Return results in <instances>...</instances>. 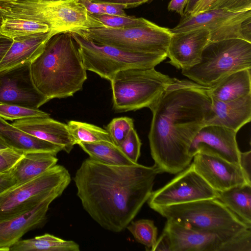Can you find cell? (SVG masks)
Masks as SVG:
<instances>
[{"label": "cell", "mask_w": 251, "mask_h": 251, "mask_svg": "<svg viewBox=\"0 0 251 251\" xmlns=\"http://www.w3.org/2000/svg\"><path fill=\"white\" fill-rule=\"evenodd\" d=\"M159 174L154 165H113L89 157L77 170L74 180L90 216L102 228L120 232L147 201Z\"/></svg>", "instance_id": "cell-1"}, {"label": "cell", "mask_w": 251, "mask_h": 251, "mask_svg": "<svg viewBox=\"0 0 251 251\" xmlns=\"http://www.w3.org/2000/svg\"><path fill=\"white\" fill-rule=\"evenodd\" d=\"M211 108L209 87L176 78L150 108L151 154L160 173L176 174L190 165L191 144Z\"/></svg>", "instance_id": "cell-2"}, {"label": "cell", "mask_w": 251, "mask_h": 251, "mask_svg": "<svg viewBox=\"0 0 251 251\" xmlns=\"http://www.w3.org/2000/svg\"><path fill=\"white\" fill-rule=\"evenodd\" d=\"M30 70L36 87L48 101L73 96L87 79L77 45L70 33L51 37L31 63Z\"/></svg>", "instance_id": "cell-3"}, {"label": "cell", "mask_w": 251, "mask_h": 251, "mask_svg": "<svg viewBox=\"0 0 251 251\" xmlns=\"http://www.w3.org/2000/svg\"><path fill=\"white\" fill-rule=\"evenodd\" d=\"M4 18L28 20L47 25L55 34H80L89 29L105 27L77 0H15L0 1Z\"/></svg>", "instance_id": "cell-4"}, {"label": "cell", "mask_w": 251, "mask_h": 251, "mask_svg": "<svg viewBox=\"0 0 251 251\" xmlns=\"http://www.w3.org/2000/svg\"><path fill=\"white\" fill-rule=\"evenodd\" d=\"M151 209L167 220L193 230L216 234L226 242L251 227L217 198Z\"/></svg>", "instance_id": "cell-5"}, {"label": "cell", "mask_w": 251, "mask_h": 251, "mask_svg": "<svg viewBox=\"0 0 251 251\" xmlns=\"http://www.w3.org/2000/svg\"><path fill=\"white\" fill-rule=\"evenodd\" d=\"M246 69H251V43L235 38L209 42L200 61L181 72L193 81L210 87L226 75Z\"/></svg>", "instance_id": "cell-6"}, {"label": "cell", "mask_w": 251, "mask_h": 251, "mask_svg": "<svg viewBox=\"0 0 251 251\" xmlns=\"http://www.w3.org/2000/svg\"><path fill=\"white\" fill-rule=\"evenodd\" d=\"M175 79L154 68L119 72L109 80L113 107L117 112L150 108Z\"/></svg>", "instance_id": "cell-7"}, {"label": "cell", "mask_w": 251, "mask_h": 251, "mask_svg": "<svg viewBox=\"0 0 251 251\" xmlns=\"http://www.w3.org/2000/svg\"><path fill=\"white\" fill-rule=\"evenodd\" d=\"M71 34L86 70L109 80L121 71L153 68L167 58L165 55L126 51L96 43L75 33Z\"/></svg>", "instance_id": "cell-8"}, {"label": "cell", "mask_w": 251, "mask_h": 251, "mask_svg": "<svg viewBox=\"0 0 251 251\" xmlns=\"http://www.w3.org/2000/svg\"><path fill=\"white\" fill-rule=\"evenodd\" d=\"M71 181L68 170L56 164L43 174L14 185L0 194V221L32 208L52 194L61 195Z\"/></svg>", "instance_id": "cell-9"}, {"label": "cell", "mask_w": 251, "mask_h": 251, "mask_svg": "<svg viewBox=\"0 0 251 251\" xmlns=\"http://www.w3.org/2000/svg\"><path fill=\"white\" fill-rule=\"evenodd\" d=\"M78 35L128 51L167 56L172 33L170 28L152 22L146 26L125 28H93Z\"/></svg>", "instance_id": "cell-10"}, {"label": "cell", "mask_w": 251, "mask_h": 251, "mask_svg": "<svg viewBox=\"0 0 251 251\" xmlns=\"http://www.w3.org/2000/svg\"><path fill=\"white\" fill-rule=\"evenodd\" d=\"M219 192L195 170L191 164L162 187L152 191L147 201L150 208L218 198Z\"/></svg>", "instance_id": "cell-11"}, {"label": "cell", "mask_w": 251, "mask_h": 251, "mask_svg": "<svg viewBox=\"0 0 251 251\" xmlns=\"http://www.w3.org/2000/svg\"><path fill=\"white\" fill-rule=\"evenodd\" d=\"M250 17L251 10L233 12L225 8L212 9L196 15H183L178 25L170 31L176 33L204 28L210 32V42L235 38L244 40L242 24Z\"/></svg>", "instance_id": "cell-12"}, {"label": "cell", "mask_w": 251, "mask_h": 251, "mask_svg": "<svg viewBox=\"0 0 251 251\" xmlns=\"http://www.w3.org/2000/svg\"><path fill=\"white\" fill-rule=\"evenodd\" d=\"M30 64L0 71V103L38 109L48 101L33 82Z\"/></svg>", "instance_id": "cell-13"}, {"label": "cell", "mask_w": 251, "mask_h": 251, "mask_svg": "<svg viewBox=\"0 0 251 251\" xmlns=\"http://www.w3.org/2000/svg\"><path fill=\"white\" fill-rule=\"evenodd\" d=\"M193 158L192 164L195 170L218 192L236 185L249 184L239 164L203 151H198Z\"/></svg>", "instance_id": "cell-14"}, {"label": "cell", "mask_w": 251, "mask_h": 251, "mask_svg": "<svg viewBox=\"0 0 251 251\" xmlns=\"http://www.w3.org/2000/svg\"><path fill=\"white\" fill-rule=\"evenodd\" d=\"M236 133L224 126L204 125L194 137L189 150V155L193 158L198 151H203L239 164L241 151L236 141Z\"/></svg>", "instance_id": "cell-15"}, {"label": "cell", "mask_w": 251, "mask_h": 251, "mask_svg": "<svg viewBox=\"0 0 251 251\" xmlns=\"http://www.w3.org/2000/svg\"><path fill=\"white\" fill-rule=\"evenodd\" d=\"M210 39L209 31L204 28L172 33L167 53L169 63L181 70L194 66L200 61Z\"/></svg>", "instance_id": "cell-16"}, {"label": "cell", "mask_w": 251, "mask_h": 251, "mask_svg": "<svg viewBox=\"0 0 251 251\" xmlns=\"http://www.w3.org/2000/svg\"><path fill=\"white\" fill-rule=\"evenodd\" d=\"M60 196L58 193L52 194L32 208L0 221V251H9L26 233L42 226L50 204Z\"/></svg>", "instance_id": "cell-17"}, {"label": "cell", "mask_w": 251, "mask_h": 251, "mask_svg": "<svg viewBox=\"0 0 251 251\" xmlns=\"http://www.w3.org/2000/svg\"><path fill=\"white\" fill-rule=\"evenodd\" d=\"M163 230L169 236L171 251H220L226 242L216 234L193 230L169 220Z\"/></svg>", "instance_id": "cell-18"}, {"label": "cell", "mask_w": 251, "mask_h": 251, "mask_svg": "<svg viewBox=\"0 0 251 251\" xmlns=\"http://www.w3.org/2000/svg\"><path fill=\"white\" fill-rule=\"evenodd\" d=\"M11 124L29 134L60 147L68 153L75 145L67 125L50 116L16 120Z\"/></svg>", "instance_id": "cell-19"}, {"label": "cell", "mask_w": 251, "mask_h": 251, "mask_svg": "<svg viewBox=\"0 0 251 251\" xmlns=\"http://www.w3.org/2000/svg\"><path fill=\"white\" fill-rule=\"evenodd\" d=\"M211 98V111L205 125L222 126L237 132L251 121V94L228 101Z\"/></svg>", "instance_id": "cell-20"}, {"label": "cell", "mask_w": 251, "mask_h": 251, "mask_svg": "<svg viewBox=\"0 0 251 251\" xmlns=\"http://www.w3.org/2000/svg\"><path fill=\"white\" fill-rule=\"evenodd\" d=\"M55 35L50 31L13 39V43L0 63V71L31 63L43 51L49 39Z\"/></svg>", "instance_id": "cell-21"}, {"label": "cell", "mask_w": 251, "mask_h": 251, "mask_svg": "<svg viewBox=\"0 0 251 251\" xmlns=\"http://www.w3.org/2000/svg\"><path fill=\"white\" fill-rule=\"evenodd\" d=\"M0 138L8 148L24 154L47 152L56 155L62 149L21 130L0 117Z\"/></svg>", "instance_id": "cell-22"}, {"label": "cell", "mask_w": 251, "mask_h": 251, "mask_svg": "<svg viewBox=\"0 0 251 251\" xmlns=\"http://www.w3.org/2000/svg\"><path fill=\"white\" fill-rule=\"evenodd\" d=\"M211 98L228 101L251 94V69L241 70L230 74L209 87Z\"/></svg>", "instance_id": "cell-23"}, {"label": "cell", "mask_w": 251, "mask_h": 251, "mask_svg": "<svg viewBox=\"0 0 251 251\" xmlns=\"http://www.w3.org/2000/svg\"><path fill=\"white\" fill-rule=\"evenodd\" d=\"M56 155L47 152L25 154L11 170L16 185L31 179L55 165Z\"/></svg>", "instance_id": "cell-24"}, {"label": "cell", "mask_w": 251, "mask_h": 251, "mask_svg": "<svg viewBox=\"0 0 251 251\" xmlns=\"http://www.w3.org/2000/svg\"><path fill=\"white\" fill-rule=\"evenodd\" d=\"M217 199L251 226V184L244 183L219 192Z\"/></svg>", "instance_id": "cell-25"}, {"label": "cell", "mask_w": 251, "mask_h": 251, "mask_svg": "<svg viewBox=\"0 0 251 251\" xmlns=\"http://www.w3.org/2000/svg\"><path fill=\"white\" fill-rule=\"evenodd\" d=\"M79 246L72 240H66L45 233L34 238L20 239L9 251H79Z\"/></svg>", "instance_id": "cell-26"}, {"label": "cell", "mask_w": 251, "mask_h": 251, "mask_svg": "<svg viewBox=\"0 0 251 251\" xmlns=\"http://www.w3.org/2000/svg\"><path fill=\"white\" fill-rule=\"evenodd\" d=\"M89 156L100 162L113 165H129L136 163L130 160L112 142H80L78 144Z\"/></svg>", "instance_id": "cell-27"}, {"label": "cell", "mask_w": 251, "mask_h": 251, "mask_svg": "<svg viewBox=\"0 0 251 251\" xmlns=\"http://www.w3.org/2000/svg\"><path fill=\"white\" fill-rule=\"evenodd\" d=\"M49 31L50 29L47 25L13 18H4L0 27V33L11 39Z\"/></svg>", "instance_id": "cell-28"}, {"label": "cell", "mask_w": 251, "mask_h": 251, "mask_svg": "<svg viewBox=\"0 0 251 251\" xmlns=\"http://www.w3.org/2000/svg\"><path fill=\"white\" fill-rule=\"evenodd\" d=\"M67 125L75 144L80 142H112L107 130L97 126L76 121H70Z\"/></svg>", "instance_id": "cell-29"}, {"label": "cell", "mask_w": 251, "mask_h": 251, "mask_svg": "<svg viewBox=\"0 0 251 251\" xmlns=\"http://www.w3.org/2000/svg\"><path fill=\"white\" fill-rule=\"evenodd\" d=\"M126 228L137 242L145 246L147 251H152L157 235V228L153 220L140 219L132 221Z\"/></svg>", "instance_id": "cell-30"}, {"label": "cell", "mask_w": 251, "mask_h": 251, "mask_svg": "<svg viewBox=\"0 0 251 251\" xmlns=\"http://www.w3.org/2000/svg\"><path fill=\"white\" fill-rule=\"evenodd\" d=\"M91 14L107 28H125L142 26L149 25L152 23L143 18H136L127 15L113 16L107 14Z\"/></svg>", "instance_id": "cell-31"}, {"label": "cell", "mask_w": 251, "mask_h": 251, "mask_svg": "<svg viewBox=\"0 0 251 251\" xmlns=\"http://www.w3.org/2000/svg\"><path fill=\"white\" fill-rule=\"evenodd\" d=\"M50 115L39 108L0 103V117L5 120L16 121L32 117H49Z\"/></svg>", "instance_id": "cell-32"}, {"label": "cell", "mask_w": 251, "mask_h": 251, "mask_svg": "<svg viewBox=\"0 0 251 251\" xmlns=\"http://www.w3.org/2000/svg\"><path fill=\"white\" fill-rule=\"evenodd\" d=\"M133 128L132 119L121 117L113 119L106 126V130L112 142L118 146Z\"/></svg>", "instance_id": "cell-33"}, {"label": "cell", "mask_w": 251, "mask_h": 251, "mask_svg": "<svg viewBox=\"0 0 251 251\" xmlns=\"http://www.w3.org/2000/svg\"><path fill=\"white\" fill-rule=\"evenodd\" d=\"M142 143L134 128L118 146L122 152L133 163H137Z\"/></svg>", "instance_id": "cell-34"}, {"label": "cell", "mask_w": 251, "mask_h": 251, "mask_svg": "<svg viewBox=\"0 0 251 251\" xmlns=\"http://www.w3.org/2000/svg\"><path fill=\"white\" fill-rule=\"evenodd\" d=\"M220 251H251V231L247 228L225 242Z\"/></svg>", "instance_id": "cell-35"}, {"label": "cell", "mask_w": 251, "mask_h": 251, "mask_svg": "<svg viewBox=\"0 0 251 251\" xmlns=\"http://www.w3.org/2000/svg\"><path fill=\"white\" fill-rule=\"evenodd\" d=\"M24 155L10 148L0 149V174L10 172Z\"/></svg>", "instance_id": "cell-36"}, {"label": "cell", "mask_w": 251, "mask_h": 251, "mask_svg": "<svg viewBox=\"0 0 251 251\" xmlns=\"http://www.w3.org/2000/svg\"><path fill=\"white\" fill-rule=\"evenodd\" d=\"M216 8H225L233 12L250 10L251 0H217L210 9Z\"/></svg>", "instance_id": "cell-37"}, {"label": "cell", "mask_w": 251, "mask_h": 251, "mask_svg": "<svg viewBox=\"0 0 251 251\" xmlns=\"http://www.w3.org/2000/svg\"><path fill=\"white\" fill-rule=\"evenodd\" d=\"M98 3H108L120 5L124 9L134 8L153 0H90Z\"/></svg>", "instance_id": "cell-38"}, {"label": "cell", "mask_w": 251, "mask_h": 251, "mask_svg": "<svg viewBox=\"0 0 251 251\" xmlns=\"http://www.w3.org/2000/svg\"><path fill=\"white\" fill-rule=\"evenodd\" d=\"M239 165L247 182L251 184V151L241 152Z\"/></svg>", "instance_id": "cell-39"}, {"label": "cell", "mask_w": 251, "mask_h": 251, "mask_svg": "<svg viewBox=\"0 0 251 251\" xmlns=\"http://www.w3.org/2000/svg\"><path fill=\"white\" fill-rule=\"evenodd\" d=\"M152 251H171L170 238L165 230H163L161 235L157 239Z\"/></svg>", "instance_id": "cell-40"}, {"label": "cell", "mask_w": 251, "mask_h": 251, "mask_svg": "<svg viewBox=\"0 0 251 251\" xmlns=\"http://www.w3.org/2000/svg\"><path fill=\"white\" fill-rule=\"evenodd\" d=\"M15 185L11 171L0 174V194Z\"/></svg>", "instance_id": "cell-41"}, {"label": "cell", "mask_w": 251, "mask_h": 251, "mask_svg": "<svg viewBox=\"0 0 251 251\" xmlns=\"http://www.w3.org/2000/svg\"><path fill=\"white\" fill-rule=\"evenodd\" d=\"M105 14L113 16H126L124 9L119 5L108 3H100Z\"/></svg>", "instance_id": "cell-42"}, {"label": "cell", "mask_w": 251, "mask_h": 251, "mask_svg": "<svg viewBox=\"0 0 251 251\" xmlns=\"http://www.w3.org/2000/svg\"><path fill=\"white\" fill-rule=\"evenodd\" d=\"M77 1L85 7L90 14H105L100 3L94 2L90 0H77Z\"/></svg>", "instance_id": "cell-43"}, {"label": "cell", "mask_w": 251, "mask_h": 251, "mask_svg": "<svg viewBox=\"0 0 251 251\" xmlns=\"http://www.w3.org/2000/svg\"><path fill=\"white\" fill-rule=\"evenodd\" d=\"M187 2L188 0H171L168 6V9L169 11H175L182 17Z\"/></svg>", "instance_id": "cell-44"}, {"label": "cell", "mask_w": 251, "mask_h": 251, "mask_svg": "<svg viewBox=\"0 0 251 251\" xmlns=\"http://www.w3.org/2000/svg\"><path fill=\"white\" fill-rule=\"evenodd\" d=\"M13 39L0 33V63L10 48Z\"/></svg>", "instance_id": "cell-45"}, {"label": "cell", "mask_w": 251, "mask_h": 251, "mask_svg": "<svg viewBox=\"0 0 251 251\" xmlns=\"http://www.w3.org/2000/svg\"><path fill=\"white\" fill-rule=\"evenodd\" d=\"M216 0H200L192 13L190 15H196L201 12L210 10Z\"/></svg>", "instance_id": "cell-46"}, {"label": "cell", "mask_w": 251, "mask_h": 251, "mask_svg": "<svg viewBox=\"0 0 251 251\" xmlns=\"http://www.w3.org/2000/svg\"><path fill=\"white\" fill-rule=\"evenodd\" d=\"M241 33L244 40L251 43V17L243 22L241 25Z\"/></svg>", "instance_id": "cell-47"}, {"label": "cell", "mask_w": 251, "mask_h": 251, "mask_svg": "<svg viewBox=\"0 0 251 251\" xmlns=\"http://www.w3.org/2000/svg\"><path fill=\"white\" fill-rule=\"evenodd\" d=\"M200 0H188L187 3L184 11V15L192 13Z\"/></svg>", "instance_id": "cell-48"}, {"label": "cell", "mask_w": 251, "mask_h": 251, "mask_svg": "<svg viewBox=\"0 0 251 251\" xmlns=\"http://www.w3.org/2000/svg\"><path fill=\"white\" fill-rule=\"evenodd\" d=\"M8 148L6 144L0 138V149Z\"/></svg>", "instance_id": "cell-49"}, {"label": "cell", "mask_w": 251, "mask_h": 251, "mask_svg": "<svg viewBox=\"0 0 251 251\" xmlns=\"http://www.w3.org/2000/svg\"><path fill=\"white\" fill-rule=\"evenodd\" d=\"M3 19H4V16H3L2 12L0 10V27L1 26V25L2 24Z\"/></svg>", "instance_id": "cell-50"}, {"label": "cell", "mask_w": 251, "mask_h": 251, "mask_svg": "<svg viewBox=\"0 0 251 251\" xmlns=\"http://www.w3.org/2000/svg\"><path fill=\"white\" fill-rule=\"evenodd\" d=\"M50 1H68V0H48Z\"/></svg>", "instance_id": "cell-51"}, {"label": "cell", "mask_w": 251, "mask_h": 251, "mask_svg": "<svg viewBox=\"0 0 251 251\" xmlns=\"http://www.w3.org/2000/svg\"><path fill=\"white\" fill-rule=\"evenodd\" d=\"M15 0H0V1H3V2H9Z\"/></svg>", "instance_id": "cell-52"}]
</instances>
